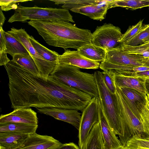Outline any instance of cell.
<instances>
[{"instance_id": "obj_7", "label": "cell", "mask_w": 149, "mask_h": 149, "mask_svg": "<svg viewBox=\"0 0 149 149\" xmlns=\"http://www.w3.org/2000/svg\"><path fill=\"white\" fill-rule=\"evenodd\" d=\"M7 32L14 36L25 47L34 60L39 75L47 77L58 64L46 60L37 52L31 43L30 36L24 29L22 28L17 29L13 27L10 31Z\"/></svg>"}, {"instance_id": "obj_29", "label": "cell", "mask_w": 149, "mask_h": 149, "mask_svg": "<svg viewBox=\"0 0 149 149\" xmlns=\"http://www.w3.org/2000/svg\"><path fill=\"white\" fill-rule=\"evenodd\" d=\"M137 108L143 128L144 131L141 134L149 138V110L146 107V100L139 104Z\"/></svg>"}, {"instance_id": "obj_8", "label": "cell", "mask_w": 149, "mask_h": 149, "mask_svg": "<svg viewBox=\"0 0 149 149\" xmlns=\"http://www.w3.org/2000/svg\"><path fill=\"white\" fill-rule=\"evenodd\" d=\"M122 34L120 28L111 23L97 26L92 34L91 43L106 51L120 46V39Z\"/></svg>"}, {"instance_id": "obj_26", "label": "cell", "mask_w": 149, "mask_h": 149, "mask_svg": "<svg viewBox=\"0 0 149 149\" xmlns=\"http://www.w3.org/2000/svg\"><path fill=\"white\" fill-rule=\"evenodd\" d=\"M118 7L133 9L149 7V0H112L110 8Z\"/></svg>"}, {"instance_id": "obj_27", "label": "cell", "mask_w": 149, "mask_h": 149, "mask_svg": "<svg viewBox=\"0 0 149 149\" xmlns=\"http://www.w3.org/2000/svg\"><path fill=\"white\" fill-rule=\"evenodd\" d=\"M55 2V4H62V8L67 10L78 8L91 5L99 2L100 0H50Z\"/></svg>"}, {"instance_id": "obj_25", "label": "cell", "mask_w": 149, "mask_h": 149, "mask_svg": "<svg viewBox=\"0 0 149 149\" xmlns=\"http://www.w3.org/2000/svg\"><path fill=\"white\" fill-rule=\"evenodd\" d=\"M12 60L26 70L39 75L37 67L35 62L29 55L17 54Z\"/></svg>"}, {"instance_id": "obj_13", "label": "cell", "mask_w": 149, "mask_h": 149, "mask_svg": "<svg viewBox=\"0 0 149 149\" xmlns=\"http://www.w3.org/2000/svg\"><path fill=\"white\" fill-rule=\"evenodd\" d=\"M8 123H19L37 125L38 119L36 113L29 108H19L6 114L0 116V124Z\"/></svg>"}, {"instance_id": "obj_4", "label": "cell", "mask_w": 149, "mask_h": 149, "mask_svg": "<svg viewBox=\"0 0 149 149\" xmlns=\"http://www.w3.org/2000/svg\"><path fill=\"white\" fill-rule=\"evenodd\" d=\"M116 87L115 95L121 127L119 140L123 146L125 147L130 138L136 134L142 133L144 130L140 117L134 112L120 89Z\"/></svg>"}, {"instance_id": "obj_34", "label": "cell", "mask_w": 149, "mask_h": 149, "mask_svg": "<svg viewBox=\"0 0 149 149\" xmlns=\"http://www.w3.org/2000/svg\"><path fill=\"white\" fill-rule=\"evenodd\" d=\"M32 1L29 0H0V9L2 11H8L12 9L16 10L18 6L16 3L24 2L28 1Z\"/></svg>"}, {"instance_id": "obj_39", "label": "cell", "mask_w": 149, "mask_h": 149, "mask_svg": "<svg viewBox=\"0 0 149 149\" xmlns=\"http://www.w3.org/2000/svg\"><path fill=\"white\" fill-rule=\"evenodd\" d=\"M6 19L5 16L2 12V10L0 9V27H2Z\"/></svg>"}, {"instance_id": "obj_9", "label": "cell", "mask_w": 149, "mask_h": 149, "mask_svg": "<svg viewBox=\"0 0 149 149\" xmlns=\"http://www.w3.org/2000/svg\"><path fill=\"white\" fill-rule=\"evenodd\" d=\"M100 104L98 98L93 97L82 111L78 135L80 148L93 125L100 121Z\"/></svg>"}, {"instance_id": "obj_20", "label": "cell", "mask_w": 149, "mask_h": 149, "mask_svg": "<svg viewBox=\"0 0 149 149\" xmlns=\"http://www.w3.org/2000/svg\"><path fill=\"white\" fill-rule=\"evenodd\" d=\"M118 88L133 111L136 116L140 117L137 107L139 104L145 101L146 95H145L135 90L128 88L121 87Z\"/></svg>"}, {"instance_id": "obj_24", "label": "cell", "mask_w": 149, "mask_h": 149, "mask_svg": "<svg viewBox=\"0 0 149 149\" xmlns=\"http://www.w3.org/2000/svg\"><path fill=\"white\" fill-rule=\"evenodd\" d=\"M30 41L37 52L46 60L58 64L59 54L57 52L48 49L36 40L33 37L29 36Z\"/></svg>"}, {"instance_id": "obj_36", "label": "cell", "mask_w": 149, "mask_h": 149, "mask_svg": "<svg viewBox=\"0 0 149 149\" xmlns=\"http://www.w3.org/2000/svg\"><path fill=\"white\" fill-rule=\"evenodd\" d=\"M127 74L141 78L145 81L147 79H149V70L138 72H129Z\"/></svg>"}, {"instance_id": "obj_10", "label": "cell", "mask_w": 149, "mask_h": 149, "mask_svg": "<svg viewBox=\"0 0 149 149\" xmlns=\"http://www.w3.org/2000/svg\"><path fill=\"white\" fill-rule=\"evenodd\" d=\"M144 58L140 56L127 53L120 46L106 51L104 61L113 64L133 67L143 66Z\"/></svg>"}, {"instance_id": "obj_11", "label": "cell", "mask_w": 149, "mask_h": 149, "mask_svg": "<svg viewBox=\"0 0 149 149\" xmlns=\"http://www.w3.org/2000/svg\"><path fill=\"white\" fill-rule=\"evenodd\" d=\"M58 64L67 65L79 68L96 69L100 67L98 62L88 59L81 55L77 51L66 49L61 55H59Z\"/></svg>"}, {"instance_id": "obj_45", "label": "cell", "mask_w": 149, "mask_h": 149, "mask_svg": "<svg viewBox=\"0 0 149 149\" xmlns=\"http://www.w3.org/2000/svg\"><path fill=\"white\" fill-rule=\"evenodd\" d=\"M146 88L147 91L149 93V86H146Z\"/></svg>"}, {"instance_id": "obj_6", "label": "cell", "mask_w": 149, "mask_h": 149, "mask_svg": "<svg viewBox=\"0 0 149 149\" xmlns=\"http://www.w3.org/2000/svg\"><path fill=\"white\" fill-rule=\"evenodd\" d=\"M94 74L102 108L112 129L116 135L119 136L121 134V127L115 94H112L107 88L102 72L97 71Z\"/></svg>"}, {"instance_id": "obj_1", "label": "cell", "mask_w": 149, "mask_h": 149, "mask_svg": "<svg viewBox=\"0 0 149 149\" xmlns=\"http://www.w3.org/2000/svg\"><path fill=\"white\" fill-rule=\"evenodd\" d=\"M11 108L55 107L83 111L92 97L49 75L46 78L10 61L4 66Z\"/></svg>"}, {"instance_id": "obj_23", "label": "cell", "mask_w": 149, "mask_h": 149, "mask_svg": "<svg viewBox=\"0 0 149 149\" xmlns=\"http://www.w3.org/2000/svg\"><path fill=\"white\" fill-rule=\"evenodd\" d=\"M4 35L7 54H10L12 57L17 54H30L22 44L11 34L4 31Z\"/></svg>"}, {"instance_id": "obj_44", "label": "cell", "mask_w": 149, "mask_h": 149, "mask_svg": "<svg viewBox=\"0 0 149 149\" xmlns=\"http://www.w3.org/2000/svg\"><path fill=\"white\" fill-rule=\"evenodd\" d=\"M118 149H129L127 148L125 146V147H123L120 148Z\"/></svg>"}, {"instance_id": "obj_17", "label": "cell", "mask_w": 149, "mask_h": 149, "mask_svg": "<svg viewBox=\"0 0 149 149\" xmlns=\"http://www.w3.org/2000/svg\"><path fill=\"white\" fill-rule=\"evenodd\" d=\"M114 71V79L116 87L132 88L145 95L148 92L145 81L139 78L121 73L115 70Z\"/></svg>"}, {"instance_id": "obj_37", "label": "cell", "mask_w": 149, "mask_h": 149, "mask_svg": "<svg viewBox=\"0 0 149 149\" xmlns=\"http://www.w3.org/2000/svg\"><path fill=\"white\" fill-rule=\"evenodd\" d=\"M56 149H80L76 144L73 142L62 144Z\"/></svg>"}, {"instance_id": "obj_21", "label": "cell", "mask_w": 149, "mask_h": 149, "mask_svg": "<svg viewBox=\"0 0 149 149\" xmlns=\"http://www.w3.org/2000/svg\"><path fill=\"white\" fill-rule=\"evenodd\" d=\"M77 50L81 55L90 60L101 62L105 61L106 51L91 43L84 45Z\"/></svg>"}, {"instance_id": "obj_2", "label": "cell", "mask_w": 149, "mask_h": 149, "mask_svg": "<svg viewBox=\"0 0 149 149\" xmlns=\"http://www.w3.org/2000/svg\"><path fill=\"white\" fill-rule=\"evenodd\" d=\"M28 24L33 27L48 45L64 49H78L91 43L90 30L80 29L69 22L57 20H31Z\"/></svg>"}, {"instance_id": "obj_12", "label": "cell", "mask_w": 149, "mask_h": 149, "mask_svg": "<svg viewBox=\"0 0 149 149\" xmlns=\"http://www.w3.org/2000/svg\"><path fill=\"white\" fill-rule=\"evenodd\" d=\"M36 109L40 113L68 123L73 126L78 130H79L81 114L77 110L55 107Z\"/></svg>"}, {"instance_id": "obj_35", "label": "cell", "mask_w": 149, "mask_h": 149, "mask_svg": "<svg viewBox=\"0 0 149 149\" xmlns=\"http://www.w3.org/2000/svg\"><path fill=\"white\" fill-rule=\"evenodd\" d=\"M0 52H6V39L4 35V31L2 27H0Z\"/></svg>"}, {"instance_id": "obj_40", "label": "cell", "mask_w": 149, "mask_h": 149, "mask_svg": "<svg viewBox=\"0 0 149 149\" xmlns=\"http://www.w3.org/2000/svg\"><path fill=\"white\" fill-rule=\"evenodd\" d=\"M145 99L146 107L149 110V93L148 92L146 94Z\"/></svg>"}, {"instance_id": "obj_18", "label": "cell", "mask_w": 149, "mask_h": 149, "mask_svg": "<svg viewBox=\"0 0 149 149\" xmlns=\"http://www.w3.org/2000/svg\"><path fill=\"white\" fill-rule=\"evenodd\" d=\"M30 134L14 132H0V149H15L22 145Z\"/></svg>"}, {"instance_id": "obj_22", "label": "cell", "mask_w": 149, "mask_h": 149, "mask_svg": "<svg viewBox=\"0 0 149 149\" xmlns=\"http://www.w3.org/2000/svg\"><path fill=\"white\" fill-rule=\"evenodd\" d=\"M37 125L19 123H8L0 124V132H11L31 134L36 133Z\"/></svg>"}, {"instance_id": "obj_5", "label": "cell", "mask_w": 149, "mask_h": 149, "mask_svg": "<svg viewBox=\"0 0 149 149\" xmlns=\"http://www.w3.org/2000/svg\"><path fill=\"white\" fill-rule=\"evenodd\" d=\"M57 20L74 22L72 17L68 10L63 8L18 6L8 22H24L27 20Z\"/></svg>"}, {"instance_id": "obj_42", "label": "cell", "mask_w": 149, "mask_h": 149, "mask_svg": "<svg viewBox=\"0 0 149 149\" xmlns=\"http://www.w3.org/2000/svg\"><path fill=\"white\" fill-rule=\"evenodd\" d=\"M143 45L148 47L149 48V40L141 44Z\"/></svg>"}, {"instance_id": "obj_33", "label": "cell", "mask_w": 149, "mask_h": 149, "mask_svg": "<svg viewBox=\"0 0 149 149\" xmlns=\"http://www.w3.org/2000/svg\"><path fill=\"white\" fill-rule=\"evenodd\" d=\"M102 73L103 79L107 88L112 94H115L116 91V87L114 79V70L104 71Z\"/></svg>"}, {"instance_id": "obj_43", "label": "cell", "mask_w": 149, "mask_h": 149, "mask_svg": "<svg viewBox=\"0 0 149 149\" xmlns=\"http://www.w3.org/2000/svg\"><path fill=\"white\" fill-rule=\"evenodd\" d=\"M146 86H149V79H147L145 80Z\"/></svg>"}, {"instance_id": "obj_16", "label": "cell", "mask_w": 149, "mask_h": 149, "mask_svg": "<svg viewBox=\"0 0 149 149\" xmlns=\"http://www.w3.org/2000/svg\"><path fill=\"white\" fill-rule=\"evenodd\" d=\"M112 1V0H100L97 3L73 8L70 10L86 15L93 19L102 21L105 18L107 11L110 9Z\"/></svg>"}, {"instance_id": "obj_46", "label": "cell", "mask_w": 149, "mask_h": 149, "mask_svg": "<svg viewBox=\"0 0 149 149\" xmlns=\"http://www.w3.org/2000/svg\"></svg>"}, {"instance_id": "obj_19", "label": "cell", "mask_w": 149, "mask_h": 149, "mask_svg": "<svg viewBox=\"0 0 149 149\" xmlns=\"http://www.w3.org/2000/svg\"><path fill=\"white\" fill-rule=\"evenodd\" d=\"M80 149H105L100 121L94 124Z\"/></svg>"}, {"instance_id": "obj_41", "label": "cell", "mask_w": 149, "mask_h": 149, "mask_svg": "<svg viewBox=\"0 0 149 149\" xmlns=\"http://www.w3.org/2000/svg\"><path fill=\"white\" fill-rule=\"evenodd\" d=\"M143 66L149 67V58H144L143 61Z\"/></svg>"}, {"instance_id": "obj_32", "label": "cell", "mask_w": 149, "mask_h": 149, "mask_svg": "<svg viewBox=\"0 0 149 149\" xmlns=\"http://www.w3.org/2000/svg\"><path fill=\"white\" fill-rule=\"evenodd\" d=\"M143 20H141L135 25L130 27L122 34L119 40L120 44L125 43L138 34L143 26Z\"/></svg>"}, {"instance_id": "obj_15", "label": "cell", "mask_w": 149, "mask_h": 149, "mask_svg": "<svg viewBox=\"0 0 149 149\" xmlns=\"http://www.w3.org/2000/svg\"><path fill=\"white\" fill-rule=\"evenodd\" d=\"M100 104L101 130L105 149H118L123 147L111 127Z\"/></svg>"}, {"instance_id": "obj_38", "label": "cell", "mask_w": 149, "mask_h": 149, "mask_svg": "<svg viewBox=\"0 0 149 149\" xmlns=\"http://www.w3.org/2000/svg\"><path fill=\"white\" fill-rule=\"evenodd\" d=\"M0 65L4 66L9 61L10 59L7 56V54L6 52H0Z\"/></svg>"}, {"instance_id": "obj_30", "label": "cell", "mask_w": 149, "mask_h": 149, "mask_svg": "<svg viewBox=\"0 0 149 149\" xmlns=\"http://www.w3.org/2000/svg\"><path fill=\"white\" fill-rule=\"evenodd\" d=\"M149 40V24L143 26L136 36L124 44L132 46H136L141 45Z\"/></svg>"}, {"instance_id": "obj_14", "label": "cell", "mask_w": 149, "mask_h": 149, "mask_svg": "<svg viewBox=\"0 0 149 149\" xmlns=\"http://www.w3.org/2000/svg\"><path fill=\"white\" fill-rule=\"evenodd\" d=\"M62 144L52 136L35 133L30 134L22 145L15 149H56Z\"/></svg>"}, {"instance_id": "obj_28", "label": "cell", "mask_w": 149, "mask_h": 149, "mask_svg": "<svg viewBox=\"0 0 149 149\" xmlns=\"http://www.w3.org/2000/svg\"><path fill=\"white\" fill-rule=\"evenodd\" d=\"M125 146L129 149H149V138L141 134H136L129 139Z\"/></svg>"}, {"instance_id": "obj_31", "label": "cell", "mask_w": 149, "mask_h": 149, "mask_svg": "<svg viewBox=\"0 0 149 149\" xmlns=\"http://www.w3.org/2000/svg\"><path fill=\"white\" fill-rule=\"evenodd\" d=\"M120 44L123 50L127 53L140 56L144 58H149V48L142 44L136 46L124 43Z\"/></svg>"}, {"instance_id": "obj_3", "label": "cell", "mask_w": 149, "mask_h": 149, "mask_svg": "<svg viewBox=\"0 0 149 149\" xmlns=\"http://www.w3.org/2000/svg\"><path fill=\"white\" fill-rule=\"evenodd\" d=\"M50 75L69 86L87 93L92 98L99 97L94 74L82 72L79 68L76 66L58 64Z\"/></svg>"}]
</instances>
